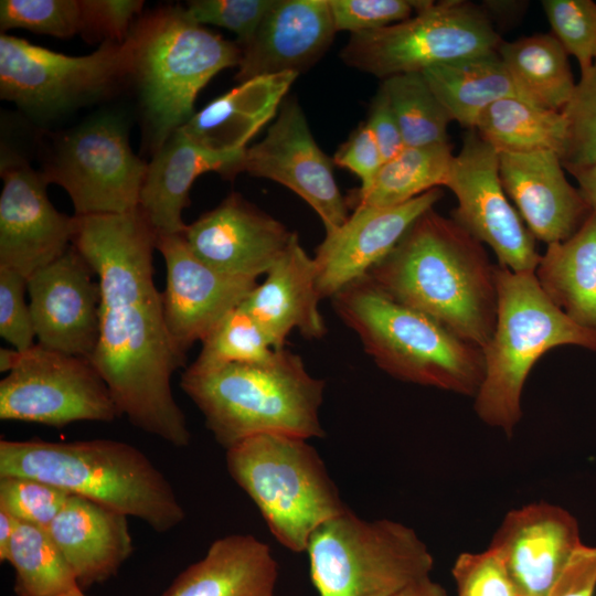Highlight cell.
<instances>
[{
  "mask_svg": "<svg viewBox=\"0 0 596 596\" xmlns=\"http://www.w3.org/2000/svg\"><path fill=\"white\" fill-rule=\"evenodd\" d=\"M274 0H192L185 8L199 24L225 28L237 36L240 46L255 34Z\"/></svg>",
  "mask_w": 596,
  "mask_h": 596,
  "instance_id": "obj_42",
  "label": "cell"
},
{
  "mask_svg": "<svg viewBox=\"0 0 596 596\" xmlns=\"http://www.w3.org/2000/svg\"><path fill=\"white\" fill-rule=\"evenodd\" d=\"M332 161L316 142L298 102L289 98L265 137L245 149L234 175L246 172L288 188L311 206L330 234L349 216Z\"/></svg>",
  "mask_w": 596,
  "mask_h": 596,
  "instance_id": "obj_15",
  "label": "cell"
},
{
  "mask_svg": "<svg viewBox=\"0 0 596 596\" xmlns=\"http://www.w3.org/2000/svg\"><path fill=\"white\" fill-rule=\"evenodd\" d=\"M496 269L481 242L433 207L368 277L391 299L482 350L497 321Z\"/></svg>",
  "mask_w": 596,
  "mask_h": 596,
  "instance_id": "obj_2",
  "label": "cell"
},
{
  "mask_svg": "<svg viewBox=\"0 0 596 596\" xmlns=\"http://www.w3.org/2000/svg\"><path fill=\"white\" fill-rule=\"evenodd\" d=\"M180 387L224 449L253 436L322 437L319 418L326 382L312 376L287 349L262 364L187 368Z\"/></svg>",
  "mask_w": 596,
  "mask_h": 596,
  "instance_id": "obj_4",
  "label": "cell"
},
{
  "mask_svg": "<svg viewBox=\"0 0 596 596\" xmlns=\"http://www.w3.org/2000/svg\"><path fill=\"white\" fill-rule=\"evenodd\" d=\"M53 485L134 517L158 533L181 524L185 512L166 476L137 447L95 438L72 441L0 440V477Z\"/></svg>",
  "mask_w": 596,
  "mask_h": 596,
  "instance_id": "obj_3",
  "label": "cell"
},
{
  "mask_svg": "<svg viewBox=\"0 0 596 596\" xmlns=\"http://www.w3.org/2000/svg\"><path fill=\"white\" fill-rule=\"evenodd\" d=\"M245 150L219 152L205 149L180 130L157 150L140 191L139 207L158 234H183V211L190 205L195 179L210 171L233 178Z\"/></svg>",
  "mask_w": 596,
  "mask_h": 596,
  "instance_id": "obj_26",
  "label": "cell"
},
{
  "mask_svg": "<svg viewBox=\"0 0 596 596\" xmlns=\"http://www.w3.org/2000/svg\"><path fill=\"white\" fill-rule=\"evenodd\" d=\"M581 544L576 519L560 505L539 501L510 510L490 546L503 558L518 596H547Z\"/></svg>",
  "mask_w": 596,
  "mask_h": 596,
  "instance_id": "obj_21",
  "label": "cell"
},
{
  "mask_svg": "<svg viewBox=\"0 0 596 596\" xmlns=\"http://www.w3.org/2000/svg\"><path fill=\"white\" fill-rule=\"evenodd\" d=\"M454 157L449 142L405 147L383 162L366 190L355 191L354 207L395 206L444 185Z\"/></svg>",
  "mask_w": 596,
  "mask_h": 596,
  "instance_id": "obj_33",
  "label": "cell"
},
{
  "mask_svg": "<svg viewBox=\"0 0 596 596\" xmlns=\"http://www.w3.org/2000/svg\"><path fill=\"white\" fill-rule=\"evenodd\" d=\"M501 43L482 8L462 0H423L406 20L351 34L340 57L385 79L494 52Z\"/></svg>",
  "mask_w": 596,
  "mask_h": 596,
  "instance_id": "obj_10",
  "label": "cell"
},
{
  "mask_svg": "<svg viewBox=\"0 0 596 596\" xmlns=\"http://www.w3.org/2000/svg\"><path fill=\"white\" fill-rule=\"evenodd\" d=\"M25 291L28 278L0 267V336L19 351L32 348L36 338Z\"/></svg>",
  "mask_w": 596,
  "mask_h": 596,
  "instance_id": "obj_44",
  "label": "cell"
},
{
  "mask_svg": "<svg viewBox=\"0 0 596 596\" xmlns=\"http://www.w3.org/2000/svg\"><path fill=\"white\" fill-rule=\"evenodd\" d=\"M336 32L328 0H274L253 38L241 46L235 79L299 74L324 53Z\"/></svg>",
  "mask_w": 596,
  "mask_h": 596,
  "instance_id": "obj_23",
  "label": "cell"
},
{
  "mask_svg": "<svg viewBox=\"0 0 596 596\" xmlns=\"http://www.w3.org/2000/svg\"><path fill=\"white\" fill-rule=\"evenodd\" d=\"M157 236L140 207L74 215L72 244L100 288L99 334L91 361L121 416L172 446L187 447L191 433L171 386L185 354L170 337L155 284Z\"/></svg>",
  "mask_w": 596,
  "mask_h": 596,
  "instance_id": "obj_1",
  "label": "cell"
},
{
  "mask_svg": "<svg viewBox=\"0 0 596 596\" xmlns=\"http://www.w3.org/2000/svg\"><path fill=\"white\" fill-rule=\"evenodd\" d=\"M132 28L124 42H104L93 53L71 56L0 35V95L29 114L50 116L95 98L132 74Z\"/></svg>",
  "mask_w": 596,
  "mask_h": 596,
  "instance_id": "obj_11",
  "label": "cell"
},
{
  "mask_svg": "<svg viewBox=\"0 0 596 596\" xmlns=\"http://www.w3.org/2000/svg\"><path fill=\"white\" fill-rule=\"evenodd\" d=\"M423 75L453 120L467 130L475 129L482 111L500 99L530 103L497 51L433 66Z\"/></svg>",
  "mask_w": 596,
  "mask_h": 596,
  "instance_id": "obj_30",
  "label": "cell"
},
{
  "mask_svg": "<svg viewBox=\"0 0 596 596\" xmlns=\"http://www.w3.org/2000/svg\"><path fill=\"white\" fill-rule=\"evenodd\" d=\"M65 596H87V595L84 593V590H81V592H76V593H73V594H70V595H65Z\"/></svg>",
  "mask_w": 596,
  "mask_h": 596,
  "instance_id": "obj_53",
  "label": "cell"
},
{
  "mask_svg": "<svg viewBox=\"0 0 596 596\" xmlns=\"http://www.w3.org/2000/svg\"><path fill=\"white\" fill-rule=\"evenodd\" d=\"M156 251L166 265L164 321L173 343L185 354L242 305L258 283L212 268L191 251L183 234H158Z\"/></svg>",
  "mask_w": 596,
  "mask_h": 596,
  "instance_id": "obj_16",
  "label": "cell"
},
{
  "mask_svg": "<svg viewBox=\"0 0 596 596\" xmlns=\"http://www.w3.org/2000/svg\"><path fill=\"white\" fill-rule=\"evenodd\" d=\"M139 0H83L84 31L86 40L124 42L129 35L130 23L140 12Z\"/></svg>",
  "mask_w": 596,
  "mask_h": 596,
  "instance_id": "obj_45",
  "label": "cell"
},
{
  "mask_svg": "<svg viewBox=\"0 0 596 596\" xmlns=\"http://www.w3.org/2000/svg\"><path fill=\"white\" fill-rule=\"evenodd\" d=\"M0 267L29 278L71 246L74 216L58 212L42 173L22 161L1 166Z\"/></svg>",
  "mask_w": 596,
  "mask_h": 596,
  "instance_id": "obj_18",
  "label": "cell"
},
{
  "mask_svg": "<svg viewBox=\"0 0 596 596\" xmlns=\"http://www.w3.org/2000/svg\"><path fill=\"white\" fill-rule=\"evenodd\" d=\"M561 111L566 119V146L561 158L564 169L596 166V62L581 72Z\"/></svg>",
  "mask_w": 596,
  "mask_h": 596,
  "instance_id": "obj_38",
  "label": "cell"
},
{
  "mask_svg": "<svg viewBox=\"0 0 596 596\" xmlns=\"http://www.w3.org/2000/svg\"><path fill=\"white\" fill-rule=\"evenodd\" d=\"M298 75L285 72L242 82L194 113L178 130L209 150H245L247 142L276 118Z\"/></svg>",
  "mask_w": 596,
  "mask_h": 596,
  "instance_id": "obj_27",
  "label": "cell"
},
{
  "mask_svg": "<svg viewBox=\"0 0 596 596\" xmlns=\"http://www.w3.org/2000/svg\"><path fill=\"white\" fill-rule=\"evenodd\" d=\"M71 494L53 485L20 476L0 477V510L20 522L47 529Z\"/></svg>",
  "mask_w": 596,
  "mask_h": 596,
  "instance_id": "obj_40",
  "label": "cell"
},
{
  "mask_svg": "<svg viewBox=\"0 0 596 596\" xmlns=\"http://www.w3.org/2000/svg\"><path fill=\"white\" fill-rule=\"evenodd\" d=\"M498 310L482 349L485 373L473 396L477 416L512 436L522 418V392L540 358L560 345L596 351V331L567 317L545 295L533 272L497 264Z\"/></svg>",
  "mask_w": 596,
  "mask_h": 596,
  "instance_id": "obj_6",
  "label": "cell"
},
{
  "mask_svg": "<svg viewBox=\"0 0 596 596\" xmlns=\"http://www.w3.org/2000/svg\"><path fill=\"white\" fill-rule=\"evenodd\" d=\"M444 187L457 199L451 219L496 254L512 272L535 270L541 254L499 175V152L476 129H468Z\"/></svg>",
  "mask_w": 596,
  "mask_h": 596,
  "instance_id": "obj_14",
  "label": "cell"
},
{
  "mask_svg": "<svg viewBox=\"0 0 596 596\" xmlns=\"http://www.w3.org/2000/svg\"><path fill=\"white\" fill-rule=\"evenodd\" d=\"M475 129L498 152L550 150L562 158L565 151L566 119L563 113L518 98L491 104L480 115Z\"/></svg>",
  "mask_w": 596,
  "mask_h": 596,
  "instance_id": "obj_32",
  "label": "cell"
},
{
  "mask_svg": "<svg viewBox=\"0 0 596 596\" xmlns=\"http://www.w3.org/2000/svg\"><path fill=\"white\" fill-rule=\"evenodd\" d=\"M439 188L395 206H356L316 249V283L320 298H332L366 277L400 242L411 225L441 199Z\"/></svg>",
  "mask_w": 596,
  "mask_h": 596,
  "instance_id": "obj_19",
  "label": "cell"
},
{
  "mask_svg": "<svg viewBox=\"0 0 596 596\" xmlns=\"http://www.w3.org/2000/svg\"><path fill=\"white\" fill-rule=\"evenodd\" d=\"M121 417L91 361L35 343L0 381V418L63 427L75 422L110 423Z\"/></svg>",
  "mask_w": 596,
  "mask_h": 596,
  "instance_id": "obj_12",
  "label": "cell"
},
{
  "mask_svg": "<svg viewBox=\"0 0 596 596\" xmlns=\"http://www.w3.org/2000/svg\"><path fill=\"white\" fill-rule=\"evenodd\" d=\"M333 162L348 169L360 179L361 184L358 191H364L372 184L384 160L365 121L339 147L334 153Z\"/></svg>",
  "mask_w": 596,
  "mask_h": 596,
  "instance_id": "obj_46",
  "label": "cell"
},
{
  "mask_svg": "<svg viewBox=\"0 0 596 596\" xmlns=\"http://www.w3.org/2000/svg\"><path fill=\"white\" fill-rule=\"evenodd\" d=\"M319 596H393L430 575L434 558L414 529L350 509L321 524L307 550Z\"/></svg>",
  "mask_w": 596,
  "mask_h": 596,
  "instance_id": "obj_9",
  "label": "cell"
},
{
  "mask_svg": "<svg viewBox=\"0 0 596 596\" xmlns=\"http://www.w3.org/2000/svg\"><path fill=\"white\" fill-rule=\"evenodd\" d=\"M336 31H373L412 17L422 0H328Z\"/></svg>",
  "mask_w": 596,
  "mask_h": 596,
  "instance_id": "obj_43",
  "label": "cell"
},
{
  "mask_svg": "<svg viewBox=\"0 0 596 596\" xmlns=\"http://www.w3.org/2000/svg\"><path fill=\"white\" fill-rule=\"evenodd\" d=\"M47 531L83 589L116 575L134 551L126 514L76 494Z\"/></svg>",
  "mask_w": 596,
  "mask_h": 596,
  "instance_id": "obj_25",
  "label": "cell"
},
{
  "mask_svg": "<svg viewBox=\"0 0 596 596\" xmlns=\"http://www.w3.org/2000/svg\"><path fill=\"white\" fill-rule=\"evenodd\" d=\"M320 300L313 257L305 252L297 235L241 306L258 323L272 345L280 350L294 329L310 340L321 339L327 333L318 307Z\"/></svg>",
  "mask_w": 596,
  "mask_h": 596,
  "instance_id": "obj_24",
  "label": "cell"
},
{
  "mask_svg": "<svg viewBox=\"0 0 596 596\" xmlns=\"http://www.w3.org/2000/svg\"><path fill=\"white\" fill-rule=\"evenodd\" d=\"M132 76L157 151L193 115L202 88L224 68L238 66L242 50L193 21L185 8H166L132 26Z\"/></svg>",
  "mask_w": 596,
  "mask_h": 596,
  "instance_id": "obj_7",
  "label": "cell"
},
{
  "mask_svg": "<svg viewBox=\"0 0 596 596\" xmlns=\"http://www.w3.org/2000/svg\"><path fill=\"white\" fill-rule=\"evenodd\" d=\"M183 235L191 251L212 268L257 279L297 233L233 192L189 224Z\"/></svg>",
  "mask_w": 596,
  "mask_h": 596,
  "instance_id": "obj_20",
  "label": "cell"
},
{
  "mask_svg": "<svg viewBox=\"0 0 596 596\" xmlns=\"http://www.w3.org/2000/svg\"><path fill=\"white\" fill-rule=\"evenodd\" d=\"M18 520L0 510V561L6 562Z\"/></svg>",
  "mask_w": 596,
  "mask_h": 596,
  "instance_id": "obj_51",
  "label": "cell"
},
{
  "mask_svg": "<svg viewBox=\"0 0 596 596\" xmlns=\"http://www.w3.org/2000/svg\"><path fill=\"white\" fill-rule=\"evenodd\" d=\"M71 38L83 34V0H1L0 29Z\"/></svg>",
  "mask_w": 596,
  "mask_h": 596,
  "instance_id": "obj_37",
  "label": "cell"
},
{
  "mask_svg": "<svg viewBox=\"0 0 596 596\" xmlns=\"http://www.w3.org/2000/svg\"><path fill=\"white\" fill-rule=\"evenodd\" d=\"M278 564L269 545L252 534L216 539L162 596H275Z\"/></svg>",
  "mask_w": 596,
  "mask_h": 596,
  "instance_id": "obj_28",
  "label": "cell"
},
{
  "mask_svg": "<svg viewBox=\"0 0 596 596\" xmlns=\"http://www.w3.org/2000/svg\"><path fill=\"white\" fill-rule=\"evenodd\" d=\"M225 450L231 478L256 504L275 539L292 552H306L313 532L349 509L306 438L263 434Z\"/></svg>",
  "mask_w": 596,
  "mask_h": 596,
  "instance_id": "obj_8",
  "label": "cell"
},
{
  "mask_svg": "<svg viewBox=\"0 0 596 596\" xmlns=\"http://www.w3.org/2000/svg\"><path fill=\"white\" fill-rule=\"evenodd\" d=\"M22 358V351L14 348H1L0 349V371L3 373H10L20 363Z\"/></svg>",
  "mask_w": 596,
  "mask_h": 596,
  "instance_id": "obj_52",
  "label": "cell"
},
{
  "mask_svg": "<svg viewBox=\"0 0 596 596\" xmlns=\"http://www.w3.org/2000/svg\"><path fill=\"white\" fill-rule=\"evenodd\" d=\"M147 163L131 150L119 119H92L58 143L42 175L68 194L75 216L121 214L139 207Z\"/></svg>",
  "mask_w": 596,
  "mask_h": 596,
  "instance_id": "obj_13",
  "label": "cell"
},
{
  "mask_svg": "<svg viewBox=\"0 0 596 596\" xmlns=\"http://www.w3.org/2000/svg\"><path fill=\"white\" fill-rule=\"evenodd\" d=\"M451 574L458 596H518L503 558L490 545L482 552L460 553Z\"/></svg>",
  "mask_w": 596,
  "mask_h": 596,
  "instance_id": "obj_41",
  "label": "cell"
},
{
  "mask_svg": "<svg viewBox=\"0 0 596 596\" xmlns=\"http://www.w3.org/2000/svg\"><path fill=\"white\" fill-rule=\"evenodd\" d=\"M277 351L254 318L240 305L203 339L201 351L190 368L206 370L227 364H262L270 361Z\"/></svg>",
  "mask_w": 596,
  "mask_h": 596,
  "instance_id": "obj_36",
  "label": "cell"
},
{
  "mask_svg": "<svg viewBox=\"0 0 596 596\" xmlns=\"http://www.w3.org/2000/svg\"><path fill=\"white\" fill-rule=\"evenodd\" d=\"M542 7L552 29L581 72L596 62V2L593 0H543Z\"/></svg>",
  "mask_w": 596,
  "mask_h": 596,
  "instance_id": "obj_39",
  "label": "cell"
},
{
  "mask_svg": "<svg viewBox=\"0 0 596 596\" xmlns=\"http://www.w3.org/2000/svg\"><path fill=\"white\" fill-rule=\"evenodd\" d=\"M331 300L339 318L385 373L408 383L476 395L485 373L480 348L391 299L368 276Z\"/></svg>",
  "mask_w": 596,
  "mask_h": 596,
  "instance_id": "obj_5",
  "label": "cell"
},
{
  "mask_svg": "<svg viewBox=\"0 0 596 596\" xmlns=\"http://www.w3.org/2000/svg\"><path fill=\"white\" fill-rule=\"evenodd\" d=\"M566 171L576 179L581 193L592 211L596 212V166L573 168Z\"/></svg>",
  "mask_w": 596,
  "mask_h": 596,
  "instance_id": "obj_49",
  "label": "cell"
},
{
  "mask_svg": "<svg viewBox=\"0 0 596 596\" xmlns=\"http://www.w3.org/2000/svg\"><path fill=\"white\" fill-rule=\"evenodd\" d=\"M365 123L379 145L384 161L392 159L405 148L396 117L381 86L372 99Z\"/></svg>",
  "mask_w": 596,
  "mask_h": 596,
  "instance_id": "obj_48",
  "label": "cell"
},
{
  "mask_svg": "<svg viewBox=\"0 0 596 596\" xmlns=\"http://www.w3.org/2000/svg\"><path fill=\"white\" fill-rule=\"evenodd\" d=\"M393 596H448L445 588L430 576L422 578L403 588Z\"/></svg>",
  "mask_w": 596,
  "mask_h": 596,
  "instance_id": "obj_50",
  "label": "cell"
},
{
  "mask_svg": "<svg viewBox=\"0 0 596 596\" xmlns=\"http://www.w3.org/2000/svg\"><path fill=\"white\" fill-rule=\"evenodd\" d=\"M500 58L528 100L561 111L575 89L568 54L553 34L502 42Z\"/></svg>",
  "mask_w": 596,
  "mask_h": 596,
  "instance_id": "obj_31",
  "label": "cell"
},
{
  "mask_svg": "<svg viewBox=\"0 0 596 596\" xmlns=\"http://www.w3.org/2000/svg\"><path fill=\"white\" fill-rule=\"evenodd\" d=\"M6 562L17 596H65L84 590L47 529L17 522Z\"/></svg>",
  "mask_w": 596,
  "mask_h": 596,
  "instance_id": "obj_34",
  "label": "cell"
},
{
  "mask_svg": "<svg viewBox=\"0 0 596 596\" xmlns=\"http://www.w3.org/2000/svg\"><path fill=\"white\" fill-rule=\"evenodd\" d=\"M405 147L447 143L453 118L432 91L423 73H404L383 79Z\"/></svg>",
  "mask_w": 596,
  "mask_h": 596,
  "instance_id": "obj_35",
  "label": "cell"
},
{
  "mask_svg": "<svg viewBox=\"0 0 596 596\" xmlns=\"http://www.w3.org/2000/svg\"><path fill=\"white\" fill-rule=\"evenodd\" d=\"M534 275L555 306L596 331V212L571 237L547 245Z\"/></svg>",
  "mask_w": 596,
  "mask_h": 596,
  "instance_id": "obj_29",
  "label": "cell"
},
{
  "mask_svg": "<svg viewBox=\"0 0 596 596\" xmlns=\"http://www.w3.org/2000/svg\"><path fill=\"white\" fill-rule=\"evenodd\" d=\"M499 175L532 235L547 245L571 237L593 212L553 151H501Z\"/></svg>",
  "mask_w": 596,
  "mask_h": 596,
  "instance_id": "obj_22",
  "label": "cell"
},
{
  "mask_svg": "<svg viewBox=\"0 0 596 596\" xmlns=\"http://www.w3.org/2000/svg\"><path fill=\"white\" fill-rule=\"evenodd\" d=\"M95 273L72 246L28 278L38 343L91 359L99 334L100 288Z\"/></svg>",
  "mask_w": 596,
  "mask_h": 596,
  "instance_id": "obj_17",
  "label": "cell"
},
{
  "mask_svg": "<svg viewBox=\"0 0 596 596\" xmlns=\"http://www.w3.org/2000/svg\"><path fill=\"white\" fill-rule=\"evenodd\" d=\"M596 545L581 544L551 587L547 596H594Z\"/></svg>",
  "mask_w": 596,
  "mask_h": 596,
  "instance_id": "obj_47",
  "label": "cell"
}]
</instances>
